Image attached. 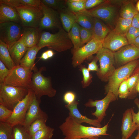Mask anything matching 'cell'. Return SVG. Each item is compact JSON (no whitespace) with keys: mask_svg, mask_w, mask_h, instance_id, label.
<instances>
[{"mask_svg":"<svg viewBox=\"0 0 139 139\" xmlns=\"http://www.w3.org/2000/svg\"><path fill=\"white\" fill-rule=\"evenodd\" d=\"M117 98L112 92L109 91L106 96L100 100H95L90 99L84 105L87 107H95L96 110L91 114L95 117L99 121L101 122L106 115V111L110 104L115 101Z\"/></svg>","mask_w":139,"mask_h":139,"instance_id":"7c38bea8","label":"cell"},{"mask_svg":"<svg viewBox=\"0 0 139 139\" xmlns=\"http://www.w3.org/2000/svg\"><path fill=\"white\" fill-rule=\"evenodd\" d=\"M67 8L74 13L82 12L86 10L85 8V0H81L76 2H71L66 0Z\"/></svg>","mask_w":139,"mask_h":139,"instance_id":"e575fe53","label":"cell"},{"mask_svg":"<svg viewBox=\"0 0 139 139\" xmlns=\"http://www.w3.org/2000/svg\"><path fill=\"white\" fill-rule=\"evenodd\" d=\"M99 139L98 137H90L88 138L85 139Z\"/></svg>","mask_w":139,"mask_h":139,"instance_id":"6f0895ef","label":"cell"},{"mask_svg":"<svg viewBox=\"0 0 139 139\" xmlns=\"http://www.w3.org/2000/svg\"><path fill=\"white\" fill-rule=\"evenodd\" d=\"M49 58L52 57L54 55V53L53 51L51 49H49L46 51Z\"/></svg>","mask_w":139,"mask_h":139,"instance_id":"816d5d0a","label":"cell"},{"mask_svg":"<svg viewBox=\"0 0 139 139\" xmlns=\"http://www.w3.org/2000/svg\"><path fill=\"white\" fill-rule=\"evenodd\" d=\"M41 1L46 6L58 11L67 8L66 0H41Z\"/></svg>","mask_w":139,"mask_h":139,"instance_id":"836d02e7","label":"cell"},{"mask_svg":"<svg viewBox=\"0 0 139 139\" xmlns=\"http://www.w3.org/2000/svg\"><path fill=\"white\" fill-rule=\"evenodd\" d=\"M137 128L136 125L133 121L131 109H127L123 114L121 127L122 136L128 139Z\"/></svg>","mask_w":139,"mask_h":139,"instance_id":"ffe728a7","label":"cell"},{"mask_svg":"<svg viewBox=\"0 0 139 139\" xmlns=\"http://www.w3.org/2000/svg\"><path fill=\"white\" fill-rule=\"evenodd\" d=\"M79 103L78 101L75 100L71 103L65 105V107L69 111V116L78 124L86 123L96 127H101V122L97 119H90L81 114L77 108Z\"/></svg>","mask_w":139,"mask_h":139,"instance_id":"ac0fdd59","label":"cell"},{"mask_svg":"<svg viewBox=\"0 0 139 139\" xmlns=\"http://www.w3.org/2000/svg\"><path fill=\"white\" fill-rule=\"evenodd\" d=\"M40 59L46 60L49 58L46 51L43 52L40 57Z\"/></svg>","mask_w":139,"mask_h":139,"instance_id":"f907efd6","label":"cell"},{"mask_svg":"<svg viewBox=\"0 0 139 139\" xmlns=\"http://www.w3.org/2000/svg\"><path fill=\"white\" fill-rule=\"evenodd\" d=\"M139 64V59L130 62L115 69L108 78V83L105 88L107 93L112 92L118 98L119 86L124 80L128 79Z\"/></svg>","mask_w":139,"mask_h":139,"instance_id":"3957f363","label":"cell"},{"mask_svg":"<svg viewBox=\"0 0 139 139\" xmlns=\"http://www.w3.org/2000/svg\"><path fill=\"white\" fill-rule=\"evenodd\" d=\"M134 1H127L124 4L120 10V15L121 17L128 19H133L137 14L139 13L134 5Z\"/></svg>","mask_w":139,"mask_h":139,"instance_id":"83f0119b","label":"cell"},{"mask_svg":"<svg viewBox=\"0 0 139 139\" xmlns=\"http://www.w3.org/2000/svg\"><path fill=\"white\" fill-rule=\"evenodd\" d=\"M96 54L100 66L97 75L102 81L108 80L115 70L114 66L115 62L114 53L102 47Z\"/></svg>","mask_w":139,"mask_h":139,"instance_id":"52a82bcc","label":"cell"},{"mask_svg":"<svg viewBox=\"0 0 139 139\" xmlns=\"http://www.w3.org/2000/svg\"><path fill=\"white\" fill-rule=\"evenodd\" d=\"M132 26L139 29V13L136 15L133 18L132 22Z\"/></svg>","mask_w":139,"mask_h":139,"instance_id":"681fc988","label":"cell"},{"mask_svg":"<svg viewBox=\"0 0 139 139\" xmlns=\"http://www.w3.org/2000/svg\"><path fill=\"white\" fill-rule=\"evenodd\" d=\"M133 45L139 48V36L136 39Z\"/></svg>","mask_w":139,"mask_h":139,"instance_id":"f5cc1de1","label":"cell"},{"mask_svg":"<svg viewBox=\"0 0 139 139\" xmlns=\"http://www.w3.org/2000/svg\"><path fill=\"white\" fill-rule=\"evenodd\" d=\"M54 130L53 128L47 126L31 136V139H51Z\"/></svg>","mask_w":139,"mask_h":139,"instance_id":"d6a6232c","label":"cell"},{"mask_svg":"<svg viewBox=\"0 0 139 139\" xmlns=\"http://www.w3.org/2000/svg\"><path fill=\"white\" fill-rule=\"evenodd\" d=\"M13 128L8 123L0 121V139H11Z\"/></svg>","mask_w":139,"mask_h":139,"instance_id":"8d00e7d4","label":"cell"},{"mask_svg":"<svg viewBox=\"0 0 139 139\" xmlns=\"http://www.w3.org/2000/svg\"><path fill=\"white\" fill-rule=\"evenodd\" d=\"M114 53L115 62L123 65L139 59V48L133 44H128Z\"/></svg>","mask_w":139,"mask_h":139,"instance_id":"5bb4252c","label":"cell"},{"mask_svg":"<svg viewBox=\"0 0 139 139\" xmlns=\"http://www.w3.org/2000/svg\"><path fill=\"white\" fill-rule=\"evenodd\" d=\"M24 27L12 22L0 23V39L7 45L8 50L22 37Z\"/></svg>","mask_w":139,"mask_h":139,"instance_id":"30bf717a","label":"cell"},{"mask_svg":"<svg viewBox=\"0 0 139 139\" xmlns=\"http://www.w3.org/2000/svg\"><path fill=\"white\" fill-rule=\"evenodd\" d=\"M45 70V67H42L38 71L33 73L31 84L29 89L32 90L40 100L45 95L53 97L56 93V90L52 87L51 78L45 76L42 74Z\"/></svg>","mask_w":139,"mask_h":139,"instance_id":"277c9868","label":"cell"},{"mask_svg":"<svg viewBox=\"0 0 139 139\" xmlns=\"http://www.w3.org/2000/svg\"><path fill=\"white\" fill-rule=\"evenodd\" d=\"M104 3L89 11L94 17L100 19L108 25H111L115 17L116 7L113 5L104 4Z\"/></svg>","mask_w":139,"mask_h":139,"instance_id":"9a60e30c","label":"cell"},{"mask_svg":"<svg viewBox=\"0 0 139 139\" xmlns=\"http://www.w3.org/2000/svg\"><path fill=\"white\" fill-rule=\"evenodd\" d=\"M79 70L82 74L83 77L81 83L83 88H85L88 86L92 82V76L90 71L84 65L81 64L78 66Z\"/></svg>","mask_w":139,"mask_h":139,"instance_id":"d590c367","label":"cell"},{"mask_svg":"<svg viewBox=\"0 0 139 139\" xmlns=\"http://www.w3.org/2000/svg\"><path fill=\"white\" fill-rule=\"evenodd\" d=\"M24 27L39 28L43 14L39 8L21 5L16 7Z\"/></svg>","mask_w":139,"mask_h":139,"instance_id":"9c48e42d","label":"cell"},{"mask_svg":"<svg viewBox=\"0 0 139 139\" xmlns=\"http://www.w3.org/2000/svg\"><path fill=\"white\" fill-rule=\"evenodd\" d=\"M76 97L74 93L71 91L66 92L63 96V100L67 104L71 103L74 101Z\"/></svg>","mask_w":139,"mask_h":139,"instance_id":"bcb514c9","label":"cell"},{"mask_svg":"<svg viewBox=\"0 0 139 139\" xmlns=\"http://www.w3.org/2000/svg\"><path fill=\"white\" fill-rule=\"evenodd\" d=\"M139 80V75L137 73L133 74L127 79V82L129 92L128 97H131L136 91V87Z\"/></svg>","mask_w":139,"mask_h":139,"instance_id":"f35d334b","label":"cell"},{"mask_svg":"<svg viewBox=\"0 0 139 139\" xmlns=\"http://www.w3.org/2000/svg\"><path fill=\"white\" fill-rule=\"evenodd\" d=\"M102 42L93 38L83 46L72 50L73 66L76 68L82 64L86 59L96 54L102 47Z\"/></svg>","mask_w":139,"mask_h":139,"instance_id":"ba28073f","label":"cell"},{"mask_svg":"<svg viewBox=\"0 0 139 139\" xmlns=\"http://www.w3.org/2000/svg\"><path fill=\"white\" fill-rule=\"evenodd\" d=\"M134 102L138 108V112L136 113L134 112L133 109L131 108V109L133 121L137 126V130L139 131V99L136 98Z\"/></svg>","mask_w":139,"mask_h":139,"instance_id":"ee69618b","label":"cell"},{"mask_svg":"<svg viewBox=\"0 0 139 139\" xmlns=\"http://www.w3.org/2000/svg\"><path fill=\"white\" fill-rule=\"evenodd\" d=\"M135 139H139V131H138L137 134L135 137Z\"/></svg>","mask_w":139,"mask_h":139,"instance_id":"680465c9","label":"cell"},{"mask_svg":"<svg viewBox=\"0 0 139 139\" xmlns=\"http://www.w3.org/2000/svg\"><path fill=\"white\" fill-rule=\"evenodd\" d=\"M33 71L30 68L15 66L10 70L4 83L13 86L29 89Z\"/></svg>","mask_w":139,"mask_h":139,"instance_id":"8992f818","label":"cell"},{"mask_svg":"<svg viewBox=\"0 0 139 139\" xmlns=\"http://www.w3.org/2000/svg\"><path fill=\"white\" fill-rule=\"evenodd\" d=\"M98 60L95 56L89 63H88V69L89 71H96L98 72L99 68L97 64V62Z\"/></svg>","mask_w":139,"mask_h":139,"instance_id":"7dc6e473","label":"cell"},{"mask_svg":"<svg viewBox=\"0 0 139 139\" xmlns=\"http://www.w3.org/2000/svg\"><path fill=\"white\" fill-rule=\"evenodd\" d=\"M136 7L138 11L139 12V0L137 3Z\"/></svg>","mask_w":139,"mask_h":139,"instance_id":"9f6ffc18","label":"cell"},{"mask_svg":"<svg viewBox=\"0 0 139 139\" xmlns=\"http://www.w3.org/2000/svg\"><path fill=\"white\" fill-rule=\"evenodd\" d=\"M106 1L104 0H85V8L87 10L93 8L105 3Z\"/></svg>","mask_w":139,"mask_h":139,"instance_id":"b9f144b4","label":"cell"},{"mask_svg":"<svg viewBox=\"0 0 139 139\" xmlns=\"http://www.w3.org/2000/svg\"><path fill=\"white\" fill-rule=\"evenodd\" d=\"M20 4L39 8L41 3V0H19Z\"/></svg>","mask_w":139,"mask_h":139,"instance_id":"f6af8a7d","label":"cell"},{"mask_svg":"<svg viewBox=\"0 0 139 139\" xmlns=\"http://www.w3.org/2000/svg\"><path fill=\"white\" fill-rule=\"evenodd\" d=\"M58 11L63 28L68 33L76 22V15L74 13L69 10L67 8Z\"/></svg>","mask_w":139,"mask_h":139,"instance_id":"d4e9b609","label":"cell"},{"mask_svg":"<svg viewBox=\"0 0 139 139\" xmlns=\"http://www.w3.org/2000/svg\"><path fill=\"white\" fill-rule=\"evenodd\" d=\"M13 110L0 104V121L7 122L13 112Z\"/></svg>","mask_w":139,"mask_h":139,"instance_id":"60d3db41","label":"cell"},{"mask_svg":"<svg viewBox=\"0 0 139 139\" xmlns=\"http://www.w3.org/2000/svg\"><path fill=\"white\" fill-rule=\"evenodd\" d=\"M110 31V28L103 22L98 18H94L93 29V38L102 42Z\"/></svg>","mask_w":139,"mask_h":139,"instance_id":"cb8c5ba5","label":"cell"},{"mask_svg":"<svg viewBox=\"0 0 139 139\" xmlns=\"http://www.w3.org/2000/svg\"><path fill=\"white\" fill-rule=\"evenodd\" d=\"M34 94L32 90L28 89V94L14 107L12 115L6 123L13 127L18 125L23 126L27 112L33 100Z\"/></svg>","mask_w":139,"mask_h":139,"instance_id":"8fae6325","label":"cell"},{"mask_svg":"<svg viewBox=\"0 0 139 139\" xmlns=\"http://www.w3.org/2000/svg\"><path fill=\"white\" fill-rule=\"evenodd\" d=\"M40 101L41 100L38 99L34 93L33 100L27 112L23 125L27 131L32 123L36 120L41 118L48 117L47 114L40 108Z\"/></svg>","mask_w":139,"mask_h":139,"instance_id":"2e32d148","label":"cell"},{"mask_svg":"<svg viewBox=\"0 0 139 139\" xmlns=\"http://www.w3.org/2000/svg\"><path fill=\"white\" fill-rule=\"evenodd\" d=\"M48 118V117L41 118L34 121L27 130L29 134L31 136L37 132L46 127L47 126L46 123Z\"/></svg>","mask_w":139,"mask_h":139,"instance_id":"1f68e13d","label":"cell"},{"mask_svg":"<svg viewBox=\"0 0 139 139\" xmlns=\"http://www.w3.org/2000/svg\"><path fill=\"white\" fill-rule=\"evenodd\" d=\"M74 13L76 16L77 23L82 28L93 31L94 17L91 14L89 10Z\"/></svg>","mask_w":139,"mask_h":139,"instance_id":"484cf974","label":"cell"},{"mask_svg":"<svg viewBox=\"0 0 139 139\" xmlns=\"http://www.w3.org/2000/svg\"><path fill=\"white\" fill-rule=\"evenodd\" d=\"M37 45L41 49L47 47L59 52L66 51L73 47L68 33L63 28L54 34L46 31L42 32Z\"/></svg>","mask_w":139,"mask_h":139,"instance_id":"7a4b0ae2","label":"cell"},{"mask_svg":"<svg viewBox=\"0 0 139 139\" xmlns=\"http://www.w3.org/2000/svg\"><path fill=\"white\" fill-rule=\"evenodd\" d=\"M0 60L10 70L16 66L11 56L7 45L0 39Z\"/></svg>","mask_w":139,"mask_h":139,"instance_id":"4316f807","label":"cell"},{"mask_svg":"<svg viewBox=\"0 0 139 139\" xmlns=\"http://www.w3.org/2000/svg\"><path fill=\"white\" fill-rule=\"evenodd\" d=\"M39 8L41 10L43 14L39 27L41 30L53 28L59 29L62 28L58 12L46 6L41 2Z\"/></svg>","mask_w":139,"mask_h":139,"instance_id":"4fadbf2b","label":"cell"},{"mask_svg":"<svg viewBox=\"0 0 139 139\" xmlns=\"http://www.w3.org/2000/svg\"><path fill=\"white\" fill-rule=\"evenodd\" d=\"M80 37L81 47L90 41L93 38L92 30L80 26Z\"/></svg>","mask_w":139,"mask_h":139,"instance_id":"74e56055","label":"cell"},{"mask_svg":"<svg viewBox=\"0 0 139 139\" xmlns=\"http://www.w3.org/2000/svg\"><path fill=\"white\" fill-rule=\"evenodd\" d=\"M139 29L132 26L128 30L126 34V36L129 44H130L134 35Z\"/></svg>","mask_w":139,"mask_h":139,"instance_id":"c3c4849f","label":"cell"},{"mask_svg":"<svg viewBox=\"0 0 139 139\" xmlns=\"http://www.w3.org/2000/svg\"><path fill=\"white\" fill-rule=\"evenodd\" d=\"M41 49L37 45L29 48L21 59L20 65L23 67L30 68L34 72L38 71L39 70L36 66L35 60L37 53Z\"/></svg>","mask_w":139,"mask_h":139,"instance_id":"7402d4cb","label":"cell"},{"mask_svg":"<svg viewBox=\"0 0 139 139\" xmlns=\"http://www.w3.org/2000/svg\"><path fill=\"white\" fill-rule=\"evenodd\" d=\"M109 123L101 127L86 126L77 123L69 116L59 128L65 136L64 139H85L109 135Z\"/></svg>","mask_w":139,"mask_h":139,"instance_id":"6da1fadb","label":"cell"},{"mask_svg":"<svg viewBox=\"0 0 139 139\" xmlns=\"http://www.w3.org/2000/svg\"><path fill=\"white\" fill-rule=\"evenodd\" d=\"M121 139H125V137L124 136H122Z\"/></svg>","mask_w":139,"mask_h":139,"instance_id":"91938a15","label":"cell"},{"mask_svg":"<svg viewBox=\"0 0 139 139\" xmlns=\"http://www.w3.org/2000/svg\"><path fill=\"white\" fill-rule=\"evenodd\" d=\"M28 48L25 45L21 37L8 50L16 66L20 65L21 59Z\"/></svg>","mask_w":139,"mask_h":139,"instance_id":"603a6c76","label":"cell"},{"mask_svg":"<svg viewBox=\"0 0 139 139\" xmlns=\"http://www.w3.org/2000/svg\"><path fill=\"white\" fill-rule=\"evenodd\" d=\"M41 31L39 28L24 27L22 37L27 47L30 48L37 45L42 33Z\"/></svg>","mask_w":139,"mask_h":139,"instance_id":"44dd1931","label":"cell"},{"mask_svg":"<svg viewBox=\"0 0 139 139\" xmlns=\"http://www.w3.org/2000/svg\"><path fill=\"white\" fill-rule=\"evenodd\" d=\"M129 92L127 82V79L124 80L120 84L118 90V96L121 99L128 97Z\"/></svg>","mask_w":139,"mask_h":139,"instance_id":"ab89813d","label":"cell"},{"mask_svg":"<svg viewBox=\"0 0 139 139\" xmlns=\"http://www.w3.org/2000/svg\"><path fill=\"white\" fill-rule=\"evenodd\" d=\"M128 44L125 36L119 34L113 30L108 34L102 42L103 47L113 52L118 50L124 46Z\"/></svg>","mask_w":139,"mask_h":139,"instance_id":"e0dca14e","label":"cell"},{"mask_svg":"<svg viewBox=\"0 0 139 139\" xmlns=\"http://www.w3.org/2000/svg\"><path fill=\"white\" fill-rule=\"evenodd\" d=\"M10 70L0 60V83H3L5 79L7 76Z\"/></svg>","mask_w":139,"mask_h":139,"instance_id":"7bdbcfd3","label":"cell"},{"mask_svg":"<svg viewBox=\"0 0 139 139\" xmlns=\"http://www.w3.org/2000/svg\"><path fill=\"white\" fill-rule=\"evenodd\" d=\"M68 33L69 38L73 45V48L76 49L81 47L80 26L75 22Z\"/></svg>","mask_w":139,"mask_h":139,"instance_id":"f1b7e54d","label":"cell"},{"mask_svg":"<svg viewBox=\"0 0 139 139\" xmlns=\"http://www.w3.org/2000/svg\"><path fill=\"white\" fill-rule=\"evenodd\" d=\"M28 89L0 83V104L13 110L28 93Z\"/></svg>","mask_w":139,"mask_h":139,"instance_id":"5b68a950","label":"cell"},{"mask_svg":"<svg viewBox=\"0 0 139 139\" xmlns=\"http://www.w3.org/2000/svg\"><path fill=\"white\" fill-rule=\"evenodd\" d=\"M137 67L136 68L135 70V71L134 72V73H137L139 75V80H139V66L138 67Z\"/></svg>","mask_w":139,"mask_h":139,"instance_id":"11a10c76","label":"cell"},{"mask_svg":"<svg viewBox=\"0 0 139 139\" xmlns=\"http://www.w3.org/2000/svg\"><path fill=\"white\" fill-rule=\"evenodd\" d=\"M132 19L119 18L113 31L119 34L126 36L128 30L132 26Z\"/></svg>","mask_w":139,"mask_h":139,"instance_id":"f546056e","label":"cell"},{"mask_svg":"<svg viewBox=\"0 0 139 139\" xmlns=\"http://www.w3.org/2000/svg\"><path fill=\"white\" fill-rule=\"evenodd\" d=\"M12 22L21 25L19 14L15 8L0 4V23Z\"/></svg>","mask_w":139,"mask_h":139,"instance_id":"d6986e66","label":"cell"},{"mask_svg":"<svg viewBox=\"0 0 139 139\" xmlns=\"http://www.w3.org/2000/svg\"><path fill=\"white\" fill-rule=\"evenodd\" d=\"M136 90L139 94V80L138 81L136 87Z\"/></svg>","mask_w":139,"mask_h":139,"instance_id":"db71d44e","label":"cell"},{"mask_svg":"<svg viewBox=\"0 0 139 139\" xmlns=\"http://www.w3.org/2000/svg\"><path fill=\"white\" fill-rule=\"evenodd\" d=\"M31 136L23 126L18 125L13 127L11 139H31Z\"/></svg>","mask_w":139,"mask_h":139,"instance_id":"4dcf8cb0","label":"cell"}]
</instances>
